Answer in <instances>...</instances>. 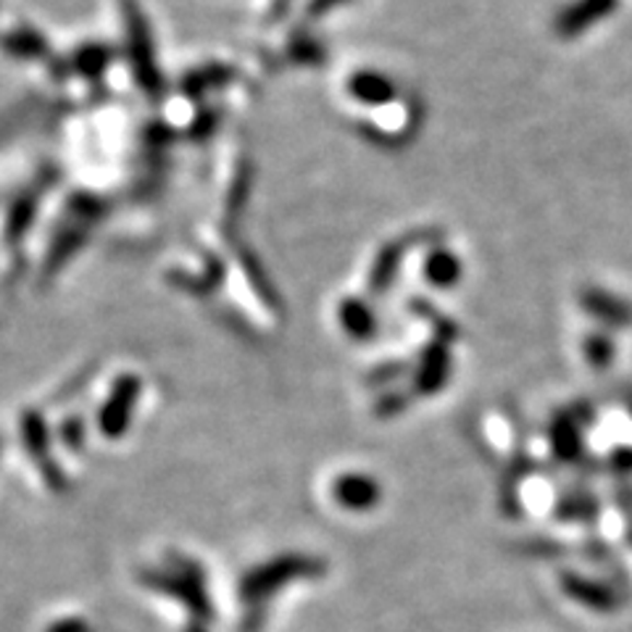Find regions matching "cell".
<instances>
[{"label": "cell", "instance_id": "cell-6", "mask_svg": "<svg viewBox=\"0 0 632 632\" xmlns=\"http://www.w3.org/2000/svg\"><path fill=\"white\" fill-rule=\"evenodd\" d=\"M185 632H206V622H196V619H192V624H187Z\"/></svg>", "mask_w": 632, "mask_h": 632}, {"label": "cell", "instance_id": "cell-2", "mask_svg": "<svg viewBox=\"0 0 632 632\" xmlns=\"http://www.w3.org/2000/svg\"><path fill=\"white\" fill-rule=\"evenodd\" d=\"M327 572V561L312 553H280V557L264 561L256 570L245 572L241 580V598L248 609H261L269 596L280 593L288 583L314 580Z\"/></svg>", "mask_w": 632, "mask_h": 632}, {"label": "cell", "instance_id": "cell-3", "mask_svg": "<svg viewBox=\"0 0 632 632\" xmlns=\"http://www.w3.org/2000/svg\"><path fill=\"white\" fill-rule=\"evenodd\" d=\"M332 501L346 512H372L383 501V488L370 475H343L332 482Z\"/></svg>", "mask_w": 632, "mask_h": 632}, {"label": "cell", "instance_id": "cell-4", "mask_svg": "<svg viewBox=\"0 0 632 632\" xmlns=\"http://www.w3.org/2000/svg\"><path fill=\"white\" fill-rule=\"evenodd\" d=\"M561 590H564L566 598L585 606V609L598 611V615H611L619 606L617 590H611L609 585L596 583V580L590 577L575 575V572H564V575H561Z\"/></svg>", "mask_w": 632, "mask_h": 632}, {"label": "cell", "instance_id": "cell-5", "mask_svg": "<svg viewBox=\"0 0 632 632\" xmlns=\"http://www.w3.org/2000/svg\"><path fill=\"white\" fill-rule=\"evenodd\" d=\"M48 632H90V624L80 617H67V619H58V622L50 624Z\"/></svg>", "mask_w": 632, "mask_h": 632}, {"label": "cell", "instance_id": "cell-1", "mask_svg": "<svg viewBox=\"0 0 632 632\" xmlns=\"http://www.w3.org/2000/svg\"><path fill=\"white\" fill-rule=\"evenodd\" d=\"M169 570H143L140 572V583L145 588L169 596L190 615L196 622H214V604H211L209 593H206V575L203 566L196 559H187L183 553H169Z\"/></svg>", "mask_w": 632, "mask_h": 632}]
</instances>
